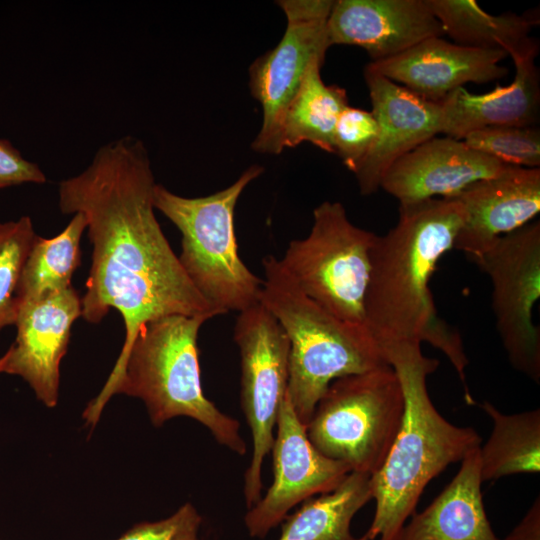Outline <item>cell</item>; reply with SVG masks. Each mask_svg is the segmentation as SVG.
Segmentation results:
<instances>
[{
    "label": "cell",
    "mask_w": 540,
    "mask_h": 540,
    "mask_svg": "<svg viewBox=\"0 0 540 540\" xmlns=\"http://www.w3.org/2000/svg\"><path fill=\"white\" fill-rule=\"evenodd\" d=\"M156 184L143 142L125 136L100 147L84 171L58 186L61 212L84 215L92 244L81 316L97 324L114 308L125 325L119 357L91 400L96 411L113 396L126 356L145 323L174 314L211 319L220 315L193 286L156 219Z\"/></svg>",
    "instance_id": "obj_1"
},
{
    "label": "cell",
    "mask_w": 540,
    "mask_h": 540,
    "mask_svg": "<svg viewBox=\"0 0 540 540\" xmlns=\"http://www.w3.org/2000/svg\"><path fill=\"white\" fill-rule=\"evenodd\" d=\"M464 212L455 198L399 205L396 225L376 235L364 298V325L382 353L428 342L449 359L462 382L468 358L460 334L437 314L429 281L454 246Z\"/></svg>",
    "instance_id": "obj_2"
},
{
    "label": "cell",
    "mask_w": 540,
    "mask_h": 540,
    "mask_svg": "<svg viewBox=\"0 0 540 540\" xmlns=\"http://www.w3.org/2000/svg\"><path fill=\"white\" fill-rule=\"evenodd\" d=\"M420 345L404 343L384 351L402 385L405 409L385 461L370 478L375 514L357 540H397L427 484L481 444L475 429L456 426L436 410L426 380L439 362L423 355Z\"/></svg>",
    "instance_id": "obj_3"
},
{
    "label": "cell",
    "mask_w": 540,
    "mask_h": 540,
    "mask_svg": "<svg viewBox=\"0 0 540 540\" xmlns=\"http://www.w3.org/2000/svg\"><path fill=\"white\" fill-rule=\"evenodd\" d=\"M262 265L265 279L259 302L289 339L287 393L306 426L332 381L388 362L365 325L339 319L307 297L273 255Z\"/></svg>",
    "instance_id": "obj_4"
},
{
    "label": "cell",
    "mask_w": 540,
    "mask_h": 540,
    "mask_svg": "<svg viewBox=\"0 0 540 540\" xmlns=\"http://www.w3.org/2000/svg\"><path fill=\"white\" fill-rule=\"evenodd\" d=\"M208 316L168 315L145 323L124 361L114 394L141 399L151 423L160 427L186 416L205 426L222 446L243 456L240 423L203 393L198 334Z\"/></svg>",
    "instance_id": "obj_5"
},
{
    "label": "cell",
    "mask_w": 540,
    "mask_h": 540,
    "mask_svg": "<svg viewBox=\"0 0 540 540\" xmlns=\"http://www.w3.org/2000/svg\"><path fill=\"white\" fill-rule=\"evenodd\" d=\"M263 171L251 165L230 186L202 197H183L160 184L154 188V208L181 233L178 259L186 275L220 315L259 303L263 280L239 256L234 210L244 189Z\"/></svg>",
    "instance_id": "obj_6"
},
{
    "label": "cell",
    "mask_w": 540,
    "mask_h": 540,
    "mask_svg": "<svg viewBox=\"0 0 540 540\" xmlns=\"http://www.w3.org/2000/svg\"><path fill=\"white\" fill-rule=\"evenodd\" d=\"M405 399L390 364L330 383L306 425L312 445L351 472L376 473L400 429Z\"/></svg>",
    "instance_id": "obj_7"
},
{
    "label": "cell",
    "mask_w": 540,
    "mask_h": 540,
    "mask_svg": "<svg viewBox=\"0 0 540 540\" xmlns=\"http://www.w3.org/2000/svg\"><path fill=\"white\" fill-rule=\"evenodd\" d=\"M375 236L354 225L341 203L324 201L313 211L309 234L292 240L279 261L307 297L339 319L364 325Z\"/></svg>",
    "instance_id": "obj_8"
},
{
    "label": "cell",
    "mask_w": 540,
    "mask_h": 540,
    "mask_svg": "<svg viewBox=\"0 0 540 540\" xmlns=\"http://www.w3.org/2000/svg\"><path fill=\"white\" fill-rule=\"evenodd\" d=\"M234 341L241 358V406L253 443L243 487L250 509L261 498L262 466L288 391L290 343L280 323L260 302L239 312Z\"/></svg>",
    "instance_id": "obj_9"
},
{
    "label": "cell",
    "mask_w": 540,
    "mask_h": 540,
    "mask_svg": "<svg viewBox=\"0 0 540 540\" xmlns=\"http://www.w3.org/2000/svg\"><path fill=\"white\" fill-rule=\"evenodd\" d=\"M492 283L496 329L511 365L540 381V329L532 310L540 297V221L500 236L472 259Z\"/></svg>",
    "instance_id": "obj_10"
},
{
    "label": "cell",
    "mask_w": 540,
    "mask_h": 540,
    "mask_svg": "<svg viewBox=\"0 0 540 540\" xmlns=\"http://www.w3.org/2000/svg\"><path fill=\"white\" fill-rule=\"evenodd\" d=\"M286 17L279 43L257 58L249 69L252 96L262 110L261 128L252 143L259 153L280 154V128L284 113L297 93L310 65L325 60L330 47L327 19L332 0H280Z\"/></svg>",
    "instance_id": "obj_11"
},
{
    "label": "cell",
    "mask_w": 540,
    "mask_h": 540,
    "mask_svg": "<svg viewBox=\"0 0 540 540\" xmlns=\"http://www.w3.org/2000/svg\"><path fill=\"white\" fill-rule=\"evenodd\" d=\"M271 448L274 480L266 494L244 517L251 537L264 538L298 503L335 489L351 469L322 455L309 441L288 393L276 421Z\"/></svg>",
    "instance_id": "obj_12"
},
{
    "label": "cell",
    "mask_w": 540,
    "mask_h": 540,
    "mask_svg": "<svg viewBox=\"0 0 540 540\" xmlns=\"http://www.w3.org/2000/svg\"><path fill=\"white\" fill-rule=\"evenodd\" d=\"M81 314V298L72 286L19 306L16 338L3 355L2 373L21 377L46 407L58 402L61 360Z\"/></svg>",
    "instance_id": "obj_13"
},
{
    "label": "cell",
    "mask_w": 540,
    "mask_h": 540,
    "mask_svg": "<svg viewBox=\"0 0 540 540\" xmlns=\"http://www.w3.org/2000/svg\"><path fill=\"white\" fill-rule=\"evenodd\" d=\"M364 77L379 132L354 175L360 193L371 195L393 163L441 133L442 111L440 102L422 98L367 67Z\"/></svg>",
    "instance_id": "obj_14"
},
{
    "label": "cell",
    "mask_w": 540,
    "mask_h": 540,
    "mask_svg": "<svg viewBox=\"0 0 540 540\" xmlns=\"http://www.w3.org/2000/svg\"><path fill=\"white\" fill-rule=\"evenodd\" d=\"M327 35L330 46L361 47L378 61L444 33L427 0H337Z\"/></svg>",
    "instance_id": "obj_15"
},
{
    "label": "cell",
    "mask_w": 540,
    "mask_h": 540,
    "mask_svg": "<svg viewBox=\"0 0 540 540\" xmlns=\"http://www.w3.org/2000/svg\"><path fill=\"white\" fill-rule=\"evenodd\" d=\"M508 55L500 49H479L431 37L388 59L366 67L434 102L467 83L483 84L505 77L500 62Z\"/></svg>",
    "instance_id": "obj_16"
},
{
    "label": "cell",
    "mask_w": 540,
    "mask_h": 540,
    "mask_svg": "<svg viewBox=\"0 0 540 540\" xmlns=\"http://www.w3.org/2000/svg\"><path fill=\"white\" fill-rule=\"evenodd\" d=\"M464 212L453 248L479 257L500 236L534 221L540 211V169L508 166L455 197Z\"/></svg>",
    "instance_id": "obj_17"
},
{
    "label": "cell",
    "mask_w": 540,
    "mask_h": 540,
    "mask_svg": "<svg viewBox=\"0 0 540 540\" xmlns=\"http://www.w3.org/2000/svg\"><path fill=\"white\" fill-rule=\"evenodd\" d=\"M509 165L470 148L463 140L433 137L386 171L380 188L407 205L432 198H455L472 183L501 173Z\"/></svg>",
    "instance_id": "obj_18"
},
{
    "label": "cell",
    "mask_w": 540,
    "mask_h": 540,
    "mask_svg": "<svg viewBox=\"0 0 540 540\" xmlns=\"http://www.w3.org/2000/svg\"><path fill=\"white\" fill-rule=\"evenodd\" d=\"M539 49L512 55L513 81L484 94L460 87L440 101L441 133L463 140L470 132L490 126H535L539 118L540 77L535 59Z\"/></svg>",
    "instance_id": "obj_19"
},
{
    "label": "cell",
    "mask_w": 540,
    "mask_h": 540,
    "mask_svg": "<svg viewBox=\"0 0 540 540\" xmlns=\"http://www.w3.org/2000/svg\"><path fill=\"white\" fill-rule=\"evenodd\" d=\"M461 462L452 481L423 511L411 516L397 540H499L483 505L479 447Z\"/></svg>",
    "instance_id": "obj_20"
},
{
    "label": "cell",
    "mask_w": 540,
    "mask_h": 540,
    "mask_svg": "<svg viewBox=\"0 0 540 540\" xmlns=\"http://www.w3.org/2000/svg\"><path fill=\"white\" fill-rule=\"evenodd\" d=\"M427 4L444 35L456 44L500 49L508 56L539 49L530 37L534 19L515 13L492 15L474 0H427Z\"/></svg>",
    "instance_id": "obj_21"
},
{
    "label": "cell",
    "mask_w": 540,
    "mask_h": 540,
    "mask_svg": "<svg viewBox=\"0 0 540 540\" xmlns=\"http://www.w3.org/2000/svg\"><path fill=\"white\" fill-rule=\"evenodd\" d=\"M324 60H315L284 113L279 136L281 151L308 142L334 153L333 136L341 112L349 105L346 90L326 84L321 77Z\"/></svg>",
    "instance_id": "obj_22"
},
{
    "label": "cell",
    "mask_w": 540,
    "mask_h": 540,
    "mask_svg": "<svg viewBox=\"0 0 540 540\" xmlns=\"http://www.w3.org/2000/svg\"><path fill=\"white\" fill-rule=\"evenodd\" d=\"M370 478L350 472L332 491L304 501L284 518L278 540H357L350 526L355 514L372 499Z\"/></svg>",
    "instance_id": "obj_23"
},
{
    "label": "cell",
    "mask_w": 540,
    "mask_h": 540,
    "mask_svg": "<svg viewBox=\"0 0 540 540\" xmlns=\"http://www.w3.org/2000/svg\"><path fill=\"white\" fill-rule=\"evenodd\" d=\"M493 422L492 432L479 447L482 482L540 470V410L504 414L485 401L480 406Z\"/></svg>",
    "instance_id": "obj_24"
},
{
    "label": "cell",
    "mask_w": 540,
    "mask_h": 540,
    "mask_svg": "<svg viewBox=\"0 0 540 540\" xmlns=\"http://www.w3.org/2000/svg\"><path fill=\"white\" fill-rule=\"evenodd\" d=\"M87 229L86 218L73 214L69 224L52 238L36 236L24 263L17 288L20 304L71 286L80 265V240Z\"/></svg>",
    "instance_id": "obj_25"
},
{
    "label": "cell",
    "mask_w": 540,
    "mask_h": 540,
    "mask_svg": "<svg viewBox=\"0 0 540 540\" xmlns=\"http://www.w3.org/2000/svg\"><path fill=\"white\" fill-rule=\"evenodd\" d=\"M36 236L29 216L0 222V331L16 323L19 312L17 288Z\"/></svg>",
    "instance_id": "obj_26"
},
{
    "label": "cell",
    "mask_w": 540,
    "mask_h": 540,
    "mask_svg": "<svg viewBox=\"0 0 540 540\" xmlns=\"http://www.w3.org/2000/svg\"><path fill=\"white\" fill-rule=\"evenodd\" d=\"M463 141L505 165L540 167V131L535 126L484 127L470 132Z\"/></svg>",
    "instance_id": "obj_27"
},
{
    "label": "cell",
    "mask_w": 540,
    "mask_h": 540,
    "mask_svg": "<svg viewBox=\"0 0 540 540\" xmlns=\"http://www.w3.org/2000/svg\"><path fill=\"white\" fill-rule=\"evenodd\" d=\"M378 132V123L372 111L348 105L336 122L334 153L355 174L375 145Z\"/></svg>",
    "instance_id": "obj_28"
},
{
    "label": "cell",
    "mask_w": 540,
    "mask_h": 540,
    "mask_svg": "<svg viewBox=\"0 0 540 540\" xmlns=\"http://www.w3.org/2000/svg\"><path fill=\"white\" fill-rule=\"evenodd\" d=\"M201 523V515L187 502L165 519L134 525L117 540H198Z\"/></svg>",
    "instance_id": "obj_29"
},
{
    "label": "cell",
    "mask_w": 540,
    "mask_h": 540,
    "mask_svg": "<svg viewBox=\"0 0 540 540\" xmlns=\"http://www.w3.org/2000/svg\"><path fill=\"white\" fill-rule=\"evenodd\" d=\"M45 182L46 176L36 163L26 160L10 141L0 139V189Z\"/></svg>",
    "instance_id": "obj_30"
},
{
    "label": "cell",
    "mask_w": 540,
    "mask_h": 540,
    "mask_svg": "<svg viewBox=\"0 0 540 540\" xmlns=\"http://www.w3.org/2000/svg\"><path fill=\"white\" fill-rule=\"evenodd\" d=\"M504 540H540V497Z\"/></svg>",
    "instance_id": "obj_31"
},
{
    "label": "cell",
    "mask_w": 540,
    "mask_h": 540,
    "mask_svg": "<svg viewBox=\"0 0 540 540\" xmlns=\"http://www.w3.org/2000/svg\"><path fill=\"white\" fill-rule=\"evenodd\" d=\"M3 364H4V356H1L0 357V374L2 373V370H3Z\"/></svg>",
    "instance_id": "obj_32"
}]
</instances>
